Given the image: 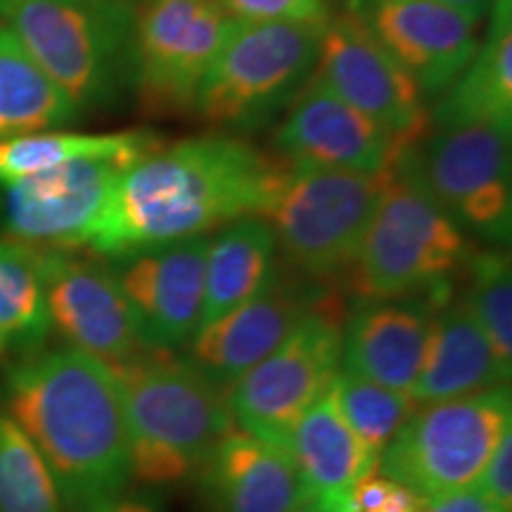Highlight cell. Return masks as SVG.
I'll return each mask as SVG.
<instances>
[{
	"label": "cell",
	"instance_id": "9c48e42d",
	"mask_svg": "<svg viewBox=\"0 0 512 512\" xmlns=\"http://www.w3.org/2000/svg\"><path fill=\"white\" fill-rule=\"evenodd\" d=\"M399 174L432 197L465 233L505 245L512 230L510 131L434 128L396 157Z\"/></svg>",
	"mask_w": 512,
	"mask_h": 512
},
{
	"label": "cell",
	"instance_id": "83f0119b",
	"mask_svg": "<svg viewBox=\"0 0 512 512\" xmlns=\"http://www.w3.org/2000/svg\"><path fill=\"white\" fill-rule=\"evenodd\" d=\"M0 512H64L46 460L5 411H0Z\"/></svg>",
	"mask_w": 512,
	"mask_h": 512
},
{
	"label": "cell",
	"instance_id": "5bb4252c",
	"mask_svg": "<svg viewBox=\"0 0 512 512\" xmlns=\"http://www.w3.org/2000/svg\"><path fill=\"white\" fill-rule=\"evenodd\" d=\"M207 235L119 256L112 268L131 306L140 347L176 354L200 328Z\"/></svg>",
	"mask_w": 512,
	"mask_h": 512
},
{
	"label": "cell",
	"instance_id": "44dd1931",
	"mask_svg": "<svg viewBox=\"0 0 512 512\" xmlns=\"http://www.w3.org/2000/svg\"><path fill=\"white\" fill-rule=\"evenodd\" d=\"M290 456L309 512H351V491L380 460L342 418L332 384L294 425Z\"/></svg>",
	"mask_w": 512,
	"mask_h": 512
},
{
	"label": "cell",
	"instance_id": "3957f363",
	"mask_svg": "<svg viewBox=\"0 0 512 512\" xmlns=\"http://www.w3.org/2000/svg\"><path fill=\"white\" fill-rule=\"evenodd\" d=\"M110 368L124 401L131 475L145 484L195 477L214 448L238 430L226 392L188 358L140 351Z\"/></svg>",
	"mask_w": 512,
	"mask_h": 512
},
{
	"label": "cell",
	"instance_id": "5b68a950",
	"mask_svg": "<svg viewBox=\"0 0 512 512\" xmlns=\"http://www.w3.org/2000/svg\"><path fill=\"white\" fill-rule=\"evenodd\" d=\"M467 259L463 230L418 185L392 171L344 280L358 299L451 297L453 275Z\"/></svg>",
	"mask_w": 512,
	"mask_h": 512
},
{
	"label": "cell",
	"instance_id": "603a6c76",
	"mask_svg": "<svg viewBox=\"0 0 512 512\" xmlns=\"http://www.w3.org/2000/svg\"><path fill=\"white\" fill-rule=\"evenodd\" d=\"M477 124L503 131L512 124V0L491 3L486 41L430 114L434 128Z\"/></svg>",
	"mask_w": 512,
	"mask_h": 512
},
{
	"label": "cell",
	"instance_id": "9a60e30c",
	"mask_svg": "<svg viewBox=\"0 0 512 512\" xmlns=\"http://www.w3.org/2000/svg\"><path fill=\"white\" fill-rule=\"evenodd\" d=\"M50 328L69 347L86 351L107 366L138 356L136 320L110 266L93 264L64 249H36Z\"/></svg>",
	"mask_w": 512,
	"mask_h": 512
},
{
	"label": "cell",
	"instance_id": "8992f818",
	"mask_svg": "<svg viewBox=\"0 0 512 512\" xmlns=\"http://www.w3.org/2000/svg\"><path fill=\"white\" fill-rule=\"evenodd\" d=\"M325 22H233L197 93V117L249 133L268 124L316 69Z\"/></svg>",
	"mask_w": 512,
	"mask_h": 512
},
{
	"label": "cell",
	"instance_id": "8fae6325",
	"mask_svg": "<svg viewBox=\"0 0 512 512\" xmlns=\"http://www.w3.org/2000/svg\"><path fill=\"white\" fill-rule=\"evenodd\" d=\"M233 22L216 0H143L133 24V79L147 114L195 110Z\"/></svg>",
	"mask_w": 512,
	"mask_h": 512
},
{
	"label": "cell",
	"instance_id": "d4e9b609",
	"mask_svg": "<svg viewBox=\"0 0 512 512\" xmlns=\"http://www.w3.org/2000/svg\"><path fill=\"white\" fill-rule=\"evenodd\" d=\"M79 110L38 67L10 27L0 24V140L72 124Z\"/></svg>",
	"mask_w": 512,
	"mask_h": 512
},
{
	"label": "cell",
	"instance_id": "ac0fdd59",
	"mask_svg": "<svg viewBox=\"0 0 512 512\" xmlns=\"http://www.w3.org/2000/svg\"><path fill=\"white\" fill-rule=\"evenodd\" d=\"M318 294L320 290L292 283L275 271L245 304L197 328L190 339L188 361L226 392L280 347Z\"/></svg>",
	"mask_w": 512,
	"mask_h": 512
},
{
	"label": "cell",
	"instance_id": "4dcf8cb0",
	"mask_svg": "<svg viewBox=\"0 0 512 512\" xmlns=\"http://www.w3.org/2000/svg\"><path fill=\"white\" fill-rule=\"evenodd\" d=\"M230 22H325L330 17L325 0H216Z\"/></svg>",
	"mask_w": 512,
	"mask_h": 512
},
{
	"label": "cell",
	"instance_id": "d590c367",
	"mask_svg": "<svg viewBox=\"0 0 512 512\" xmlns=\"http://www.w3.org/2000/svg\"><path fill=\"white\" fill-rule=\"evenodd\" d=\"M439 3L458 10L460 15H465L467 19H472V22L479 24L486 12L491 10V3H494V0H439Z\"/></svg>",
	"mask_w": 512,
	"mask_h": 512
},
{
	"label": "cell",
	"instance_id": "7402d4cb",
	"mask_svg": "<svg viewBox=\"0 0 512 512\" xmlns=\"http://www.w3.org/2000/svg\"><path fill=\"white\" fill-rule=\"evenodd\" d=\"M510 380L465 299L448 302L434 316L425 363L411 389L418 406L463 399Z\"/></svg>",
	"mask_w": 512,
	"mask_h": 512
},
{
	"label": "cell",
	"instance_id": "277c9868",
	"mask_svg": "<svg viewBox=\"0 0 512 512\" xmlns=\"http://www.w3.org/2000/svg\"><path fill=\"white\" fill-rule=\"evenodd\" d=\"M0 17L76 110L131 86L136 0H3Z\"/></svg>",
	"mask_w": 512,
	"mask_h": 512
},
{
	"label": "cell",
	"instance_id": "ffe728a7",
	"mask_svg": "<svg viewBox=\"0 0 512 512\" xmlns=\"http://www.w3.org/2000/svg\"><path fill=\"white\" fill-rule=\"evenodd\" d=\"M211 512H309L290 451L230 432L197 472Z\"/></svg>",
	"mask_w": 512,
	"mask_h": 512
},
{
	"label": "cell",
	"instance_id": "e575fe53",
	"mask_svg": "<svg viewBox=\"0 0 512 512\" xmlns=\"http://www.w3.org/2000/svg\"><path fill=\"white\" fill-rule=\"evenodd\" d=\"M79 512H162L155 503L147 498H133V496H107L98 498V501L88 503L86 508Z\"/></svg>",
	"mask_w": 512,
	"mask_h": 512
},
{
	"label": "cell",
	"instance_id": "f1b7e54d",
	"mask_svg": "<svg viewBox=\"0 0 512 512\" xmlns=\"http://www.w3.org/2000/svg\"><path fill=\"white\" fill-rule=\"evenodd\" d=\"M332 394H335L339 413L347 420L351 432L377 458L384 446L406 425V420L418 411V403L411 399V394L380 387V384L363 380L342 368L332 380Z\"/></svg>",
	"mask_w": 512,
	"mask_h": 512
},
{
	"label": "cell",
	"instance_id": "7c38bea8",
	"mask_svg": "<svg viewBox=\"0 0 512 512\" xmlns=\"http://www.w3.org/2000/svg\"><path fill=\"white\" fill-rule=\"evenodd\" d=\"M311 79L373 119L401 147L418 143L430 128L418 86L380 46L356 8L328 17Z\"/></svg>",
	"mask_w": 512,
	"mask_h": 512
},
{
	"label": "cell",
	"instance_id": "7a4b0ae2",
	"mask_svg": "<svg viewBox=\"0 0 512 512\" xmlns=\"http://www.w3.org/2000/svg\"><path fill=\"white\" fill-rule=\"evenodd\" d=\"M0 399L76 512L121 494L131 451L124 401L107 363L74 347L36 351L5 370Z\"/></svg>",
	"mask_w": 512,
	"mask_h": 512
},
{
	"label": "cell",
	"instance_id": "ba28073f",
	"mask_svg": "<svg viewBox=\"0 0 512 512\" xmlns=\"http://www.w3.org/2000/svg\"><path fill=\"white\" fill-rule=\"evenodd\" d=\"M344 304L323 292L299 318L278 349L226 389L240 432L290 451L297 420L330 389L342 368Z\"/></svg>",
	"mask_w": 512,
	"mask_h": 512
},
{
	"label": "cell",
	"instance_id": "d6986e66",
	"mask_svg": "<svg viewBox=\"0 0 512 512\" xmlns=\"http://www.w3.org/2000/svg\"><path fill=\"white\" fill-rule=\"evenodd\" d=\"M448 299L434 294L361 299L344 323L342 370L411 394L430 347L434 316Z\"/></svg>",
	"mask_w": 512,
	"mask_h": 512
},
{
	"label": "cell",
	"instance_id": "d6a6232c",
	"mask_svg": "<svg viewBox=\"0 0 512 512\" xmlns=\"http://www.w3.org/2000/svg\"><path fill=\"white\" fill-rule=\"evenodd\" d=\"M491 501L512 510V430L503 434L475 482Z\"/></svg>",
	"mask_w": 512,
	"mask_h": 512
},
{
	"label": "cell",
	"instance_id": "1f68e13d",
	"mask_svg": "<svg viewBox=\"0 0 512 512\" xmlns=\"http://www.w3.org/2000/svg\"><path fill=\"white\" fill-rule=\"evenodd\" d=\"M427 498L394 479L370 472L351 491V512H425Z\"/></svg>",
	"mask_w": 512,
	"mask_h": 512
},
{
	"label": "cell",
	"instance_id": "4316f807",
	"mask_svg": "<svg viewBox=\"0 0 512 512\" xmlns=\"http://www.w3.org/2000/svg\"><path fill=\"white\" fill-rule=\"evenodd\" d=\"M50 332L36 249L0 238V356H29Z\"/></svg>",
	"mask_w": 512,
	"mask_h": 512
},
{
	"label": "cell",
	"instance_id": "52a82bcc",
	"mask_svg": "<svg viewBox=\"0 0 512 512\" xmlns=\"http://www.w3.org/2000/svg\"><path fill=\"white\" fill-rule=\"evenodd\" d=\"M389 176L287 164L261 219L294 271L318 283L339 280L354 264Z\"/></svg>",
	"mask_w": 512,
	"mask_h": 512
},
{
	"label": "cell",
	"instance_id": "836d02e7",
	"mask_svg": "<svg viewBox=\"0 0 512 512\" xmlns=\"http://www.w3.org/2000/svg\"><path fill=\"white\" fill-rule=\"evenodd\" d=\"M425 512H510L491 501L477 484L448 491L427 501Z\"/></svg>",
	"mask_w": 512,
	"mask_h": 512
},
{
	"label": "cell",
	"instance_id": "2e32d148",
	"mask_svg": "<svg viewBox=\"0 0 512 512\" xmlns=\"http://www.w3.org/2000/svg\"><path fill=\"white\" fill-rule=\"evenodd\" d=\"M275 155L294 166L389 174L403 147L349 102L309 79L273 136Z\"/></svg>",
	"mask_w": 512,
	"mask_h": 512
},
{
	"label": "cell",
	"instance_id": "8d00e7d4",
	"mask_svg": "<svg viewBox=\"0 0 512 512\" xmlns=\"http://www.w3.org/2000/svg\"><path fill=\"white\" fill-rule=\"evenodd\" d=\"M0 3H3V0H0Z\"/></svg>",
	"mask_w": 512,
	"mask_h": 512
},
{
	"label": "cell",
	"instance_id": "cb8c5ba5",
	"mask_svg": "<svg viewBox=\"0 0 512 512\" xmlns=\"http://www.w3.org/2000/svg\"><path fill=\"white\" fill-rule=\"evenodd\" d=\"M275 235L261 216H242L209 240L204 268L202 325L238 309L275 273Z\"/></svg>",
	"mask_w": 512,
	"mask_h": 512
},
{
	"label": "cell",
	"instance_id": "30bf717a",
	"mask_svg": "<svg viewBox=\"0 0 512 512\" xmlns=\"http://www.w3.org/2000/svg\"><path fill=\"white\" fill-rule=\"evenodd\" d=\"M512 430L508 384L463 399L418 406L384 446L377 472L422 498L472 486L498 441Z\"/></svg>",
	"mask_w": 512,
	"mask_h": 512
},
{
	"label": "cell",
	"instance_id": "484cf974",
	"mask_svg": "<svg viewBox=\"0 0 512 512\" xmlns=\"http://www.w3.org/2000/svg\"><path fill=\"white\" fill-rule=\"evenodd\" d=\"M162 143L150 131L29 133L0 140V188L79 157H143Z\"/></svg>",
	"mask_w": 512,
	"mask_h": 512
},
{
	"label": "cell",
	"instance_id": "f546056e",
	"mask_svg": "<svg viewBox=\"0 0 512 512\" xmlns=\"http://www.w3.org/2000/svg\"><path fill=\"white\" fill-rule=\"evenodd\" d=\"M470 287L465 304L484 330L505 368L512 370V271L501 247L470 254Z\"/></svg>",
	"mask_w": 512,
	"mask_h": 512
},
{
	"label": "cell",
	"instance_id": "e0dca14e",
	"mask_svg": "<svg viewBox=\"0 0 512 512\" xmlns=\"http://www.w3.org/2000/svg\"><path fill=\"white\" fill-rule=\"evenodd\" d=\"M422 98L441 95L479 48V24L439 0H349Z\"/></svg>",
	"mask_w": 512,
	"mask_h": 512
},
{
	"label": "cell",
	"instance_id": "6da1fadb",
	"mask_svg": "<svg viewBox=\"0 0 512 512\" xmlns=\"http://www.w3.org/2000/svg\"><path fill=\"white\" fill-rule=\"evenodd\" d=\"M285 169L278 155L228 133L159 145L121 171L86 247L119 259L261 216Z\"/></svg>",
	"mask_w": 512,
	"mask_h": 512
},
{
	"label": "cell",
	"instance_id": "4fadbf2b",
	"mask_svg": "<svg viewBox=\"0 0 512 512\" xmlns=\"http://www.w3.org/2000/svg\"><path fill=\"white\" fill-rule=\"evenodd\" d=\"M131 162L136 157H79L3 185L5 233L34 249L86 247L114 183Z\"/></svg>",
	"mask_w": 512,
	"mask_h": 512
}]
</instances>
